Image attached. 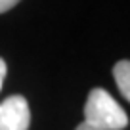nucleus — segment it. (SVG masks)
Segmentation results:
<instances>
[{"mask_svg":"<svg viewBox=\"0 0 130 130\" xmlns=\"http://www.w3.org/2000/svg\"><path fill=\"white\" fill-rule=\"evenodd\" d=\"M84 122L98 130H124L128 115L107 90L92 88L84 103Z\"/></svg>","mask_w":130,"mask_h":130,"instance_id":"nucleus-1","label":"nucleus"},{"mask_svg":"<svg viewBox=\"0 0 130 130\" xmlns=\"http://www.w3.org/2000/svg\"><path fill=\"white\" fill-rule=\"evenodd\" d=\"M31 107L23 96H10L0 103V130H29Z\"/></svg>","mask_w":130,"mask_h":130,"instance_id":"nucleus-2","label":"nucleus"},{"mask_svg":"<svg viewBox=\"0 0 130 130\" xmlns=\"http://www.w3.org/2000/svg\"><path fill=\"white\" fill-rule=\"evenodd\" d=\"M113 78H115V84H117L119 92L128 102L130 100V63H128V59H121L115 63Z\"/></svg>","mask_w":130,"mask_h":130,"instance_id":"nucleus-3","label":"nucleus"},{"mask_svg":"<svg viewBox=\"0 0 130 130\" xmlns=\"http://www.w3.org/2000/svg\"><path fill=\"white\" fill-rule=\"evenodd\" d=\"M21 0H0V13H6L8 10H12L13 6H17Z\"/></svg>","mask_w":130,"mask_h":130,"instance_id":"nucleus-4","label":"nucleus"},{"mask_svg":"<svg viewBox=\"0 0 130 130\" xmlns=\"http://www.w3.org/2000/svg\"><path fill=\"white\" fill-rule=\"evenodd\" d=\"M4 77H6V61L0 57V90H2V84H4Z\"/></svg>","mask_w":130,"mask_h":130,"instance_id":"nucleus-5","label":"nucleus"},{"mask_svg":"<svg viewBox=\"0 0 130 130\" xmlns=\"http://www.w3.org/2000/svg\"><path fill=\"white\" fill-rule=\"evenodd\" d=\"M75 130H98V128H92V126H88L86 122H80V124H78Z\"/></svg>","mask_w":130,"mask_h":130,"instance_id":"nucleus-6","label":"nucleus"}]
</instances>
